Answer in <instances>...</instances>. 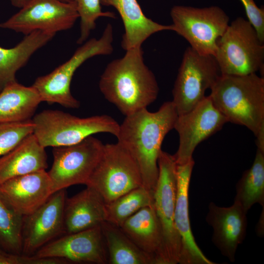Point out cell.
<instances>
[{
  "mask_svg": "<svg viewBox=\"0 0 264 264\" xmlns=\"http://www.w3.org/2000/svg\"><path fill=\"white\" fill-rule=\"evenodd\" d=\"M106 221V203L93 189L87 188L66 198L64 210V231L71 234L98 226Z\"/></svg>",
  "mask_w": 264,
  "mask_h": 264,
  "instance_id": "cell-20",
  "label": "cell"
},
{
  "mask_svg": "<svg viewBox=\"0 0 264 264\" xmlns=\"http://www.w3.org/2000/svg\"><path fill=\"white\" fill-rule=\"evenodd\" d=\"M101 5L114 7L123 22L124 33L121 46L126 51L141 47L153 34L164 30L173 31L171 25L159 24L146 17L137 0H100Z\"/></svg>",
  "mask_w": 264,
  "mask_h": 264,
  "instance_id": "cell-19",
  "label": "cell"
},
{
  "mask_svg": "<svg viewBox=\"0 0 264 264\" xmlns=\"http://www.w3.org/2000/svg\"><path fill=\"white\" fill-rule=\"evenodd\" d=\"M220 75L215 58L199 54L191 47L185 51L172 91V101L178 115L190 111L205 97Z\"/></svg>",
  "mask_w": 264,
  "mask_h": 264,
  "instance_id": "cell-10",
  "label": "cell"
},
{
  "mask_svg": "<svg viewBox=\"0 0 264 264\" xmlns=\"http://www.w3.org/2000/svg\"><path fill=\"white\" fill-rule=\"evenodd\" d=\"M62 1H63V2H75V0H60Z\"/></svg>",
  "mask_w": 264,
  "mask_h": 264,
  "instance_id": "cell-34",
  "label": "cell"
},
{
  "mask_svg": "<svg viewBox=\"0 0 264 264\" xmlns=\"http://www.w3.org/2000/svg\"><path fill=\"white\" fill-rule=\"evenodd\" d=\"M208 209L206 220L213 228L212 242L222 255L234 262L237 248L246 236L247 213L236 201L228 207L211 202Z\"/></svg>",
  "mask_w": 264,
  "mask_h": 264,
  "instance_id": "cell-17",
  "label": "cell"
},
{
  "mask_svg": "<svg viewBox=\"0 0 264 264\" xmlns=\"http://www.w3.org/2000/svg\"><path fill=\"white\" fill-rule=\"evenodd\" d=\"M234 201L246 212L256 203L264 206V152L257 149L251 167L237 182Z\"/></svg>",
  "mask_w": 264,
  "mask_h": 264,
  "instance_id": "cell-26",
  "label": "cell"
},
{
  "mask_svg": "<svg viewBox=\"0 0 264 264\" xmlns=\"http://www.w3.org/2000/svg\"><path fill=\"white\" fill-rule=\"evenodd\" d=\"M23 217L0 197V246L4 251L22 254Z\"/></svg>",
  "mask_w": 264,
  "mask_h": 264,
  "instance_id": "cell-28",
  "label": "cell"
},
{
  "mask_svg": "<svg viewBox=\"0 0 264 264\" xmlns=\"http://www.w3.org/2000/svg\"><path fill=\"white\" fill-rule=\"evenodd\" d=\"M154 203V195L143 186L135 188L106 204V221L120 227L140 209Z\"/></svg>",
  "mask_w": 264,
  "mask_h": 264,
  "instance_id": "cell-27",
  "label": "cell"
},
{
  "mask_svg": "<svg viewBox=\"0 0 264 264\" xmlns=\"http://www.w3.org/2000/svg\"><path fill=\"white\" fill-rule=\"evenodd\" d=\"M53 193L52 183L45 170L14 177L0 184V197L23 217L38 209Z\"/></svg>",
  "mask_w": 264,
  "mask_h": 264,
  "instance_id": "cell-16",
  "label": "cell"
},
{
  "mask_svg": "<svg viewBox=\"0 0 264 264\" xmlns=\"http://www.w3.org/2000/svg\"><path fill=\"white\" fill-rule=\"evenodd\" d=\"M194 159L176 165L177 192L175 212L176 227L180 236L181 249L178 264H214L197 245L191 229L189 215V188Z\"/></svg>",
  "mask_w": 264,
  "mask_h": 264,
  "instance_id": "cell-18",
  "label": "cell"
},
{
  "mask_svg": "<svg viewBox=\"0 0 264 264\" xmlns=\"http://www.w3.org/2000/svg\"><path fill=\"white\" fill-rule=\"evenodd\" d=\"M80 19V34L77 41L82 44L96 27V21L101 17L115 18L114 13L102 11L100 0H75Z\"/></svg>",
  "mask_w": 264,
  "mask_h": 264,
  "instance_id": "cell-29",
  "label": "cell"
},
{
  "mask_svg": "<svg viewBox=\"0 0 264 264\" xmlns=\"http://www.w3.org/2000/svg\"><path fill=\"white\" fill-rule=\"evenodd\" d=\"M79 18L75 2L31 0L0 27L25 35L40 30L55 34L70 29Z\"/></svg>",
  "mask_w": 264,
  "mask_h": 264,
  "instance_id": "cell-12",
  "label": "cell"
},
{
  "mask_svg": "<svg viewBox=\"0 0 264 264\" xmlns=\"http://www.w3.org/2000/svg\"><path fill=\"white\" fill-rule=\"evenodd\" d=\"M120 228L157 264L162 247V234L154 205L140 209L128 218Z\"/></svg>",
  "mask_w": 264,
  "mask_h": 264,
  "instance_id": "cell-22",
  "label": "cell"
},
{
  "mask_svg": "<svg viewBox=\"0 0 264 264\" xmlns=\"http://www.w3.org/2000/svg\"><path fill=\"white\" fill-rule=\"evenodd\" d=\"M33 134L44 148L69 146L100 132L116 137L120 124L108 115L80 118L58 110H44L32 119Z\"/></svg>",
  "mask_w": 264,
  "mask_h": 264,
  "instance_id": "cell-4",
  "label": "cell"
},
{
  "mask_svg": "<svg viewBox=\"0 0 264 264\" xmlns=\"http://www.w3.org/2000/svg\"><path fill=\"white\" fill-rule=\"evenodd\" d=\"M34 128L32 119L19 122H0V156L33 133Z\"/></svg>",
  "mask_w": 264,
  "mask_h": 264,
  "instance_id": "cell-30",
  "label": "cell"
},
{
  "mask_svg": "<svg viewBox=\"0 0 264 264\" xmlns=\"http://www.w3.org/2000/svg\"><path fill=\"white\" fill-rule=\"evenodd\" d=\"M170 15L173 31L185 38L190 47L199 54L215 55L218 42L229 25V17L223 10L217 6L176 5Z\"/></svg>",
  "mask_w": 264,
  "mask_h": 264,
  "instance_id": "cell-9",
  "label": "cell"
},
{
  "mask_svg": "<svg viewBox=\"0 0 264 264\" xmlns=\"http://www.w3.org/2000/svg\"><path fill=\"white\" fill-rule=\"evenodd\" d=\"M40 258H56L68 262L106 264L108 251L100 226L52 240L34 255Z\"/></svg>",
  "mask_w": 264,
  "mask_h": 264,
  "instance_id": "cell-15",
  "label": "cell"
},
{
  "mask_svg": "<svg viewBox=\"0 0 264 264\" xmlns=\"http://www.w3.org/2000/svg\"><path fill=\"white\" fill-rule=\"evenodd\" d=\"M214 56L220 74L256 73L264 69V43L251 23L238 17L219 40Z\"/></svg>",
  "mask_w": 264,
  "mask_h": 264,
  "instance_id": "cell-6",
  "label": "cell"
},
{
  "mask_svg": "<svg viewBox=\"0 0 264 264\" xmlns=\"http://www.w3.org/2000/svg\"><path fill=\"white\" fill-rule=\"evenodd\" d=\"M178 114L172 101L155 112L147 108L129 115L119 126L117 143L132 156L139 169L143 186L154 195L158 177V158L166 134Z\"/></svg>",
  "mask_w": 264,
  "mask_h": 264,
  "instance_id": "cell-1",
  "label": "cell"
},
{
  "mask_svg": "<svg viewBox=\"0 0 264 264\" xmlns=\"http://www.w3.org/2000/svg\"><path fill=\"white\" fill-rule=\"evenodd\" d=\"M244 6L248 21L257 31L261 41L264 42V9L259 8L254 0H240Z\"/></svg>",
  "mask_w": 264,
  "mask_h": 264,
  "instance_id": "cell-31",
  "label": "cell"
},
{
  "mask_svg": "<svg viewBox=\"0 0 264 264\" xmlns=\"http://www.w3.org/2000/svg\"><path fill=\"white\" fill-rule=\"evenodd\" d=\"M42 102L37 90L17 81L0 92V122H19L32 119Z\"/></svg>",
  "mask_w": 264,
  "mask_h": 264,
  "instance_id": "cell-24",
  "label": "cell"
},
{
  "mask_svg": "<svg viewBox=\"0 0 264 264\" xmlns=\"http://www.w3.org/2000/svg\"><path fill=\"white\" fill-rule=\"evenodd\" d=\"M31 0H10L11 4L15 7L21 8Z\"/></svg>",
  "mask_w": 264,
  "mask_h": 264,
  "instance_id": "cell-33",
  "label": "cell"
},
{
  "mask_svg": "<svg viewBox=\"0 0 264 264\" xmlns=\"http://www.w3.org/2000/svg\"><path fill=\"white\" fill-rule=\"evenodd\" d=\"M47 167L45 148L32 133L0 156V184L11 178L45 170Z\"/></svg>",
  "mask_w": 264,
  "mask_h": 264,
  "instance_id": "cell-21",
  "label": "cell"
},
{
  "mask_svg": "<svg viewBox=\"0 0 264 264\" xmlns=\"http://www.w3.org/2000/svg\"><path fill=\"white\" fill-rule=\"evenodd\" d=\"M209 95L228 122L244 126L256 136L264 127V78L256 73L220 74Z\"/></svg>",
  "mask_w": 264,
  "mask_h": 264,
  "instance_id": "cell-3",
  "label": "cell"
},
{
  "mask_svg": "<svg viewBox=\"0 0 264 264\" xmlns=\"http://www.w3.org/2000/svg\"><path fill=\"white\" fill-rule=\"evenodd\" d=\"M99 87L104 97L125 116L147 108L159 92L141 47L127 50L123 57L110 62L101 76Z\"/></svg>",
  "mask_w": 264,
  "mask_h": 264,
  "instance_id": "cell-2",
  "label": "cell"
},
{
  "mask_svg": "<svg viewBox=\"0 0 264 264\" xmlns=\"http://www.w3.org/2000/svg\"><path fill=\"white\" fill-rule=\"evenodd\" d=\"M39 259L34 255L16 254L0 250V264H39Z\"/></svg>",
  "mask_w": 264,
  "mask_h": 264,
  "instance_id": "cell-32",
  "label": "cell"
},
{
  "mask_svg": "<svg viewBox=\"0 0 264 264\" xmlns=\"http://www.w3.org/2000/svg\"><path fill=\"white\" fill-rule=\"evenodd\" d=\"M104 145L91 135L74 145L53 147V161L47 173L54 193L76 184L86 185Z\"/></svg>",
  "mask_w": 264,
  "mask_h": 264,
  "instance_id": "cell-11",
  "label": "cell"
},
{
  "mask_svg": "<svg viewBox=\"0 0 264 264\" xmlns=\"http://www.w3.org/2000/svg\"><path fill=\"white\" fill-rule=\"evenodd\" d=\"M86 185L98 193L106 204L143 186L136 162L117 142L104 144L100 158Z\"/></svg>",
  "mask_w": 264,
  "mask_h": 264,
  "instance_id": "cell-8",
  "label": "cell"
},
{
  "mask_svg": "<svg viewBox=\"0 0 264 264\" xmlns=\"http://www.w3.org/2000/svg\"><path fill=\"white\" fill-rule=\"evenodd\" d=\"M228 122L216 108L209 96L194 108L177 116L174 128L179 136V145L173 155L176 165L193 159V153L201 142L219 131Z\"/></svg>",
  "mask_w": 264,
  "mask_h": 264,
  "instance_id": "cell-13",
  "label": "cell"
},
{
  "mask_svg": "<svg viewBox=\"0 0 264 264\" xmlns=\"http://www.w3.org/2000/svg\"><path fill=\"white\" fill-rule=\"evenodd\" d=\"M55 34L35 31L25 35L14 47L0 46V92L9 83L16 81V74L24 66L32 55L44 46Z\"/></svg>",
  "mask_w": 264,
  "mask_h": 264,
  "instance_id": "cell-23",
  "label": "cell"
},
{
  "mask_svg": "<svg viewBox=\"0 0 264 264\" xmlns=\"http://www.w3.org/2000/svg\"><path fill=\"white\" fill-rule=\"evenodd\" d=\"M110 264H154V259L137 247L120 227L107 221L100 225Z\"/></svg>",
  "mask_w": 264,
  "mask_h": 264,
  "instance_id": "cell-25",
  "label": "cell"
},
{
  "mask_svg": "<svg viewBox=\"0 0 264 264\" xmlns=\"http://www.w3.org/2000/svg\"><path fill=\"white\" fill-rule=\"evenodd\" d=\"M113 28L108 23L101 37L87 41L72 56L50 73L38 77L32 85L38 91L42 102L57 103L69 109H77L80 104L70 91V84L76 70L87 60L97 55L112 53Z\"/></svg>",
  "mask_w": 264,
  "mask_h": 264,
  "instance_id": "cell-5",
  "label": "cell"
},
{
  "mask_svg": "<svg viewBox=\"0 0 264 264\" xmlns=\"http://www.w3.org/2000/svg\"><path fill=\"white\" fill-rule=\"evenodd\" d=\"M158 167L154 206L161 228L162 244L157 264H176L179 262L181 241L175 222L177 176L174 155L161 150Z\"/></svg>",
  "mask_w": 264,
  "mask_h": 264,
  "instance_id": "cell-7",
  "label": "cell"
},
{
  "mask_svg": "<svg viewBox=\"0 0 264 264\" xmlns=\"http://www.w3.org/2000/svg\"><path fill=\"white\" fill-rule=\"evenodd\" d=\"M65 189L54 193L38 209L24 216L22 230V254L31 256L65 233L64 210Z\"/></svg>",
  "mask_w": 264,
  "mask_h": 264,
  "instance_id": "cell-14",
  "label": "cell"
}]
</instances>
